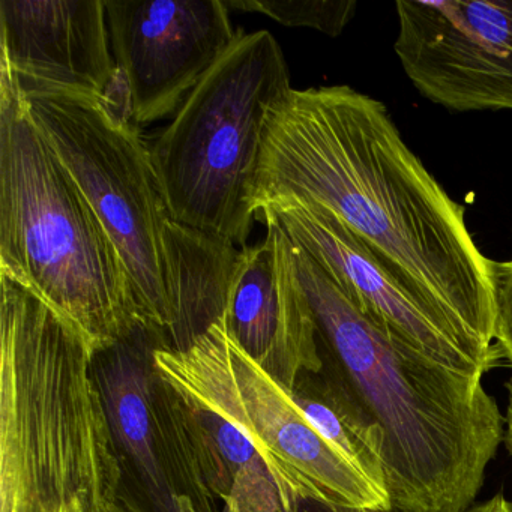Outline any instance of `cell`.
Masks as SVG:
<instances>
[{"instance_id":"6da1fadb","label":"cell","mask_w":512,"mask_h":512,"mask_svg":"<svg viewBox=\"0 0 512 512\" xmlns=\"http://www.w3.org/2000/svg\"><path fill=\"white\" fill-rule=\"evenodd\" d=\"M316 205L343 221L395 277L493 346L497 263L464 208L425 169L385 104L349 86L290 89L268 115L251 187L263 212Z\"/></svg>"},{"instance_id":"7a4b0ae2","label":"cell","mask_w":512,"mask_h":512,"mask_svg":"<svg viewBox=\"0 0 512 512\" xmlns=\"http://www.w3.org/2000/svg\"><path fill=\"white\" fill-rule=\"evenodd\" d=\"M293 247L322 368L382 431L391 505L403 512H466L505 424L482 379L451 370L383 331L316 260Z\"/></svg>"},{"instance_id":"3957f363","label":"cell","mask_w":512,"mask_h":512,"mask_svg":"<svg viewBox=\"0 0 512 512\" xmlns=\"http://www.w3.org/2000/svg\"><path fill=\"white\" fill-rule=\"evenodd\" d=\"M0 512H107L119 467L94 350L0 277Z\"/></svg>"},{"instance_id":"277c9868","label":"cell","mask_w":512,"mask_h":512,"mask_svg":"<svg viewBox=\"0 0 512 512\" xmlns=\"http://www.w3.org/2000/svg\"><path fill=\"white\" fill-rule=\"evenodd\" d=\"M0 277L80 332L94 353L142 319L118 248L0 73Z\"/></svg>"},{"instance_id":"5b68a950","label":"cell","mask_w":512,"mask_h":512,"mask_svg":"<svg viewBox=\"0 0 512 512\" xmlns=\"http://www.w3.org/2000/svg\"><path fill=\"white\" fill-rule=\"evenodd\" d=\"M290 89L274 35L241 29L152 143L173 221L247 247L257 220L251 187L266 121Z\"/></svg>"},{"instance_id":"8992f818","label":"cell","mask_w":512,"mask_h":512,"mask_svg":"<svg viewBox=\"0 0 512 512\" xmlns=\"http://www.w3.org/2000/svg\"><path fill=\"white\" fill-rule=\"evenodd\" d=\"M154 359L182 397L217 410L253 443L278 485L284 511L295 508L299 499L346 508L392 506L388 491L311 425L292 389L236 344L224 317L187 349L160 346Z\"/></svg>"},{"instance_id":"52a82bcc","label":"cell","mask_w":512,"mask_h":512,"mask_svg":"<svg viewBox=\"0 0 512 512\" xmlns=\"http://www.w3.org/2000/svg\"><path fill=\"white\" fill-rule=\"evenodd\" d=\"M25 101L118 248L140 313L167 335L166 229L172 217L140 127L104 101Z\"/></svg>"},{"instance_id":"ba28073f","label":"cell","mask_w":512,"mask_h":512,"mask_svg":"<svg viewBox=\"0 0 512 512\" xmlns=\"http://www.w3.org/2000/svg\"><path fill=\"white\" fill-rule=\"evenodd\" d=\"M169 347L151 320L94 353L119 467L118 502L134 512H224L212 493L187 406L161 376L154 353Z\"/></svg>"},{"instance_id":"9c48e42d","label":"cell","mask_w":512,"mask_h":512,"mask_svg":"<svg viewBox=\"0 0 512 512\" xmlns=\"http://www.w3.org/2000/svg\"><path fill=\"white\" fill-rule=\"evenodd\" d=\"M304 250L347 298L377 326L422 355L467 376L496 364L499 349L485 347L439 308L410 289L334 214L316 205L263 212Z\"/></svg>"},{"instance_id":"30bf717a","label":"cell","mask_w":512,"mask_h":512,"mask_svg":"<svg viewBox=\"0 0 512 512\" xmlns=\"http://www.w3.org/2000/svg\"><path fill=\"white\" fill-rule=\"evenodd\" d=\"M394 49L427 100L455 112L512 110V0H400Z\"/></svg>"},{"instance_id":"8fae6325","label":"cell","mask_w":512,"mask_h":512,"mask_svg":"<svg viewBox=\"0 0 512 512\" xmlns=\"http://www.w3.org/2000/svg\"><path fill=\"white\" fill-rule=\"evenodd\" d=\"M106 10L137 127L178 112L241 32L224 0H106Z\"/></svg>"},{"instance_id":"7c38bea8","label":"cell","mask_w":512,"mask_h":512,"mask_svg":"<svg viewBox=\"0 0 512 512\" xmlns=\"http://www.w3.org/2000/svg\"><path fill=\"white\" fill-rule=\"evenodd\" d=\"M2 59L25 100H106L118 67L106 0H2Z\"/></svg>"},{"instance_id":"4fadbf2b","label":"cell","mask_w":512,"mask_h":512,"mask_svg":"<svg viewBox=\"0 0 512 512\" xmlns=\"http://www.w3.org/2000/svg\"><path fill=\"white\" fill-rule=\"evenodd\" d=\"M262 223L265 239L239 248L230 266L224 322L257 365L293 389L301 374L322 370L316 322L292 241L274 220Z\"/></svg>"},{"instance_id":"5bb4252c","label":"cell","mask_w":512,"mask_h":512,"mask_svg":"<svg viewBox=\"0 0 512 512\" xmlns=\"http://www.w3.org/2000/svg\"><path fill=\"white\" fill-rule=\"evenodd\" d=\"M182 398L206 479L223 511L283 512L278 485L253 443L217 410Z\"/></svg>"},{"instance_id":"9a60e30c","label":"cell","mask_w":512,"mask_h":512,"mask_svg":"<svg viewBox=\"0 0 512 512\" xmlns=\"http://www.w3.org/2000/svg\"><path fill=\"white\" fill-rule=\"evenodd\" d=\"M293 398L314 428L374 484L386 488L383 434L326 370L299 376Z\"/></svg>"},{"instance_id":"2e32d148","label":"cell","mask_w":512,"mask_h":512,"mask_svg":"<svg viewBox=\"0 0 512 512\" xmlns=\"http://www.w3.org/2000/svg\"><path fill=\"white\" fill-rule=\"evenodd\" d=\"M229 10L260 13L290 28H310L338 37L353 19L358 4L352 0H224Z\"/></svg>"},{"instance_id":"e0dca14e","label":"cell","mask_w":512,"mask_h":512,"mask_svg":"<svg viewBox=\"0 0 512 512\" xmlns=\"http://www.w3.org/2000/svg\"><path fill=\"white\" fill-rule=\"evenodd\" d=\"M500 355L512 365V262L497 265L496 340Z\"/></svg>"},{"instance_id":"ac0fdd59","label":"cell","mask_w":512,"mask_h":512,"mask_svg":"<svg viewBox=\"0 0 512 512\" xmlns=\"http://www.w3.org/2000/svg\"><path fill=\"white\" fill-rule=\"evenodd\" d=\"M284 512H403L395 506L379 509L346 508V506L328 505V503L316 502V500L299 499L295 508Z\"/></svg>"},{"instance_id":"d6986e66","label":"cell","mask_w":512,"mask_h":512,"mask_svg":"<svg viewBox=\"0 0 512 512\" xmlns=\"http://www.w3.org/2000/svg\"><path fill=\"white\" fill-rule=\"evenodd\" d=\"M494 512H512V502L505 499L503 494H496V509Z\"/></svg>"},{"instance_id":"ffe728a7","label":"cell","mask_w":512,"mask_h":512,"mask_svg":"<svg viewBox=\"0 0 512 512\" xmlns=\"http://www.w3.org/2000/svg\"><path fill=\"white\" fill-rule=\"evenodd\" d=\"M494 509H496V496L488 500V502L476 505L475 508L467 509L466 512H494Z\"/></svg>"},{"instance_id":"44dd1931","label":"cell","mask_w":512,"mask_h":512,"mask_svg":"<svg viewBox=\"0 0 512 512\" xmlns=\"http://www.w3.org/2000/svg\"><path fill=\"white\" fill-rule=\"evenodd\" d=\"M508 443L512 452V383L509 385V404H508Z\"/></svg>"},{"instance_id":"7402d4cb","label":"cell","mask_w":512,"mask_h":512,"mask_svg":"<svg viewBox=\"0 0 512 512\" xmlns=\"http://www.w3.org/2000/svg\"><path fill=\"white\" fill-rule=\"evenodd\" d=\"M107 512H134V511H133V509L128 508L127 505H124V503L116 502L115 505L110 506V509Z\"/></svg>"}]
</instances>
